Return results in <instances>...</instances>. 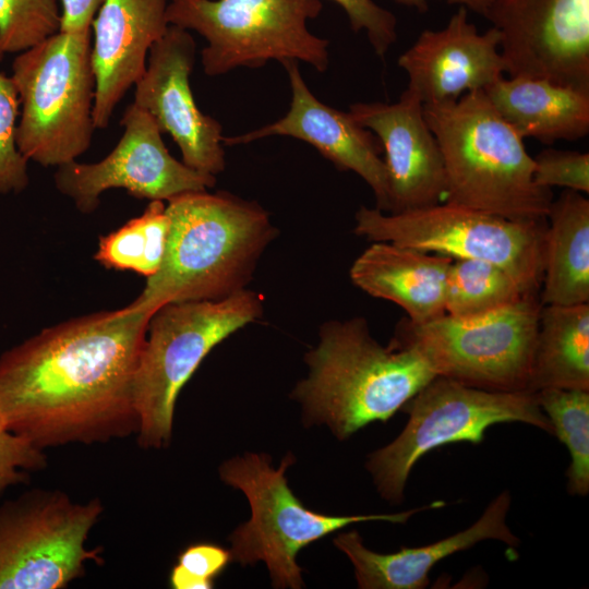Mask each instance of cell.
I'll list each match as a JSON object with an SVG mask.
<instances>
[{"label":"cell","instance_id":"8","mask_svg":"<svg viewBox=\"0 0 589 589\" xmlns=\"http://www.w3.org/2000/svg\"><path fill=\"white\" fill-rule=\"evenodd\" d=\"M401 410L409 416L401 433L370 454L365 464L380 495L395 504L404 501L413 466L434 448L458 442L481 444L491 425L505 422L526 423L553 435L530 390H488L435 376Z\"/></svg>","mask_w":589,"mask_h":589},{"label":"cell","instance_id":"16","mask_svg":"<svg viewBox=\"0 0 589 589\" xmlns=\"http://www.w3.org/2000/svg\"><path fill=\"white\" fill-rule=\"evenodd\" d=\"M349 113L376 135L384 149L388 213L428 207L445 199L441 149L417 96L406 89L396 103H356Z\"/></svg>","mask_w":589,"mask_h":589},{"label":"cell","instance_id":"18","mask_svg":"<svg viewBox=\"0 0 589 589\" xmlns=\"http://www.w3.org/2000/svg\"><path fill=\"white\" fill-rule=\"evenodd\" d=\"M291 86L289 111L278 121L249 133L223 137V144L238 145L284 135L314 146L341 171H352L371 188L376 208L388 212V180L381 145L371 131L360 125L349 112L320 101L300 74L297 60L281 62Z\"/></svg>","mask_w":589,"mask_h":589},{"label":"cell","instance_id":"6","mask_svg":"<svg viewBox=\"0 0 589 589\" xmlns=\"http://www.w3.org/2000/svg\"><path fill=\"white\" fill-rule=\"evenodd\" d=\"M262 312V296L243 289L220 300L168 303L151 316L134 381L140 446L169 445L182 387L212 349Z\"/></svg>","mask_w":589,"mask_h":589},{"label":"cell","instance_id":"3","mask_svg":"<svg viewBox=\"0 0 589 589\" xmlns=\"http://www.w3.org/2000/svg\"><path fill=\"white\" fill-rule=\"evenodd\" d=\"M305 362L293 397L305 422L326 424L339 440L386 422L437 376L416 349L378 344L362 317L324 323Z\"/></svg>","mask_w":589,"mask_h":589},{"label":"cell","instance_id":"28","mask_svg":"<svg viewBox=\"0 0 589 589\" xmlns=\"http://www.w3.org/2000/svg\"><path fill=\"white\" fill-rule=\"evenodd\" d=\"M58 0H0V55L22 52L60 28Z\"/></svg>","mask_w":589,"mask_h":589},{"label":"cell","instance_id":"13","mask_svg":"<svg viewBox=\"0 0 589 589\" xmlns=\"http://www.w3.org/2000/svg\"><path fill=\"white\" fill-rule=\"evenodd\" d=\"M121 125L119 142L101 160H72L57 167L56 189L80 212H94L100 195L111 189H123L135 199L168 201L215 185L216 176L196 171L170 155L155 121L133 103L125 108Z\"/></svg>","mask_w":589,"mask_h":589},{"label":"cell","instance_id":"24","mask_svg":"<svg viewBox=\"0 0 589 589\" xmlns=\"http://www.w3.org/2000/svg\"><path fill=\"white\" fill-rule=\"evenodd\" d=\"M589 390V303L542 304L527 389Z\"/></svg>","mask_w":589,"mask_h":589},{"label":"cell","instance_id":"19","mask_svg":"<svg viewBox=\"0 0 589 589\" xmlns=\"http://www.w3.org/2000/svg\"><path fill=\"white\" fill-rule=\"evenodd\" d=\"M167 0H104L92 24L93 120L106 129L113 110L145 71L152 46L166 33Z\"/></svg>","mask_w":589,"mask_h":589},{"label":"cell","instance_id":"1","mask_svg":"<svg viewBox=\"0 0 589 589\" xmlns=\"http://www.w3.org/2000/svg\"><path fill=\"white\" fill-rule=\"evenodd\" d=\"M130 308L45 328L0 356V416L44 450L137 433L134 381L149 318Z\"/></svg>","mask_w":589,"mask_h":589},{"label":"cell","instance_id":"31","mask_svg":"<svg viewBox=\"0 0 589 589\" xmlns=\"http://www.w3.org/2000/svg\"><path fill=\"white\" fill-rule=\"evenodd\" d=\"M533 179L542 188L589 192V154L546 148L533 158Z\"/></svg>","mask_w":589,"mask_h":589},{"label":"cell","instance_id":"25","mask_svg":"<svg viewBox=\"0 0 589 589\" xmlns=\"http://www.w3.org/2000/svg\"><path fill=\"white\" fill-rule=\"evenodd\" d=\"M169 230L166 204L149 201L140 216L99 238L94 257L108 269L130 271L149 278L163 263Z\"/></svg>","mask_w":589,"mask_h":589},{"label":"cell","instance_id":"23","mask_svg":"<svg viewBox=\"0 0 589 589\" xmlns=\"http://www.w3.org/2000/svg\"><path fill=\"white\" fill-rule=\"evenodd\" d=\"M546 219L541 304L589 303V200L565 189Z\"/></svg>","mask_w":589,"mask_h":589},{"label":"cell","instance_id":"12","mask_svg":"<svg viewBox=\"0 0 589 589\" xmlns=\"http://www.w3.org/2000/svg\"><path fill=\"white\" fill-rule=\"evenodd\" d=\"M98 498L71 500L34 489L0 506V589H60L99 562L87 539L103 513Z\"/></svg>","mask_w":589,"mask_h":589},{"label":"cell","instance_id":"26","mask_svg":"<svg viewBox=\"0 0 589 589\" xmlns=\"http://www.w3.org/2000/svg\"><path fill=\"white\" fill-rule=\"evenodd\" d=\"M522 285L501 266L478 259H453L445 286V312L457 317L485 314L525 296Z\"/></svg>","mask_w":589,"mask_h":589},{"label":"cell","instance_id":"34","mask_svg":"<svg viewBox=\"0 0 589 589\" xmlns=\"http://www.w3.org/2000/svg\"><path fill=\"white\" fill-rule=\"evenodd\" d=\"M61 32H83L91 29V24L104 0H60Z\"/></svg>","mask_w":589,"mask_h":589},{"label":"cell","instance_id":"35","mask_svg":"<svg viewBox=\"0 0 589 589\" xmlns=\"http://www.w3.org/2000/svg\"><path fill=\"white\" fill-rule=\"evenodd\" d=\"M399 4L414 8L419 12L423 13L428 11L429 9V1L430 0H395ZM448 3H456L459 5H464L469 10H472L473 12L484 16L485 10L488 4L490 3V0H444Z\"/></svg>","mask_w":589,"mask_h":589},{"label":"cell","instance_id":"15","mask_svg":"<svg viewBox=\"0 0 589 589\" xmlns=\"http://www.w3.org/2000/svg\"><path fill=\"white\" fill-rule=\"evenodd\" d=\"M195 43L189 31L168 26L151 48L144 73L134 84L133 104L168 133L190 168L216 176L224 171L223 127L197 107L190 84Z\"/></svg>","mask_w":589,"mask_h":589},{"label":"cell","instance_id":"22","mask_svg":"<svg viewBox=\"0 0 589 589\" xmlns=\"http://www.w3.org/2000/svg\"><path fill=\"white\" fill-rule=\"evenodd\" d=\"M484 93L522 137L544 144L574 141L589 132V93L529 76H502Z\"/></svg>","mask_w":589,"mask_h":589},{"label":"cell","instance_id":"4","mask_svg":"<svg viewBox=\"0 0 589 589\" xmlns=\"http://www.w3.org/2000/svg\"><path fill=\"white\" fill-rule=\"evenodd\" d=\"M443 158L446 202L515 221L546 220L553 195L533 179L524 139L483 89L423 105Z\"/></svg>","mask_w":589,"mask_h":589},{"label":"cell","instance_id":"10","mask_svg":"<svg viewBox=\"0 0 589 589\" xmlns=\"http://www.w3.org/2000/svg\"><path fill=\"white\" fill-rule=\"evenodd\" d=\"M354 232L452 259L492 262L530 292H540L546 220L515 221L450 202L389 213L361 206Z\"/></svg>","mask_w":589,"mask_h":589},{"label":"cell","instance_id":"20","mask_svg":"<svg viewBox=\"0 0 589 589\" xmlns=\"http://www.w3.org/2000/svg\"><path fill=\"white\" fill-rule=\"evenodd\" d=\"M510 502L509 491L504 490L471 526L423 546L400 548L397 552L382 554L368 549L354 530L339 533L334 544L350 560L359 588L423 589L429 585L431 569L452 554L484 540L516 548L520 540L507 525Z\"/></svg>","mask_w":589,"mask_h":589},{"label":"cell","instance_id":"27","mask_svg":"<svg viewBox=\"0 0 589 589\" xmlns=\"http://www.w3.org/2000/svg\"><path fill=\"white\" fill-rule=\"evenodd\" d=\"M539 406L549 418L553 435L567 447L570 465L566 471L572 495L589 493V390L544 388L536 392Z\"/></svg>","mask_w":589,"mask_h":589},{"label":"cell","instance_id":"14","mask_svg":"<svg viewBox=\"0 0 589 589\" xmlns=\"http://www.w3.org/2000/svg\"><path fill=\"white\" fill-rule=\"evenodd\" d=\"M508 76L544 79L589 93V0H490Z\"/></svg>","mask_w":589,"mask_h":589},{"label":"cell","instance_id":"30","mask_svg":"<svg viewBox=\"0 0 589 589\" xmlns=\"http://www.w3.org/2000/svg\"><path fill=\"white\" fill-rule=\"evenodd\" d=\"M230 561V551L220 545L209 542L191 544L179 554L170 572V586L175 589H211Z\"/></svg>","mask_w":589,"mask_h":589},{"label":"cell","instance_id":"5","mask_svg":"<svg viewBox=\"0 0 589 589\" xmlns=\"http://www.w3.org/2000/svg\"><path fill=\"white\" fill-rule=\"evenodd\" d=\"M91 47V29L58 31L14 58L16 144L28 161L59 167L91 146L96 84Z\"/></svg>","mask_w":589,"mask_h":589},{"label":"cell","instance_id":"33","mask_svg":"<svg viewBox=\"0 0 589 589\" xmlns=\"http://www.w3.org/2000/svg\"><path fill=\"white\" fill-rule=\"evenodd\" d=\"M346 12L356 33L364 29L375 53L384 58L397 39V19L372 0H333Z\"/></svg>","mask_w":589,"mask_h":589},{"label":"cell","instance_id":"21","mask_svg":"<svg viewBox=\"0 0 589 589\" xmlns=\"http://www.w3.org/2000/svg\"><path fill=\"white\" fill-rule=\"evenodd\" d=\"M453 259L392 242H372L352 263L351 281L368 294L404 309L424 323L445 314V286Z\"/></svg>","mask_w":589,"mask_h":589},{"label":"cell","instance_id":"11","mask_svg":"<svg viewBox=\"0 0 589 589\" xmlns=\"http://www.w3.org/2000/svg\"><path fill=\"white\" fill-rule=\"evenodd\" d=\"M321 10L320 0H170L166 16L206 39L201 56L208 76L268 60H302L323 72L328 40L306 27Z\"/></svg>","mask_w":589,"mask_h":589},{"label":"cell","instance_id":"32","mask_svg":"<svg viewBox=\"0 0 589 589\" xmlns=\"http://www.w3.org/2000/svg\"><path fill=\"white\" fill-rule=\"evenodd\" d=\"M46 466L44 450L9 431L0 416V495L9 486L26 482L28 471Z\"/></svg>","mask_w":589,"mask_h":589},{"label":"cell","instance_id":"29","mask_svg":"<svg viewBox=\"0 0 589 589\" xmlns=\"http://www.w3.org/2000/svg\"><path fill=\"white\" fill-rule=\"evenodd\" d=\"M19 116L16 87L12 77L0 70V195L22 192L29 182L28 160L16 144Z\"/></svg>","mask_w":589,"mask_h":589},{"label":"cell","instance_id":"9","mask_svg":"<svg viewBox=\"0 0 589 589\" xmlns=\"http://www.w3.org/2000/svg\"><path fill=\"white\" fill-rule=\"evenodd\" d=\"M541 306L533 292L481 315L406 320L390 342L416 349L437 376L488 390H528Z\"/></svg>","mask_w":589,"mask_h":589},{"label":"cell","instance_id":"7","mask_svg":"<svg viewBox=\"0 0 589 589\" xmlns=\"http://www.w3.org/2000/svg\"><path fill=\"white\" fill-rule=\"evenodd\" d=\"M294 462L287 454L278 469L266 454H245L219 468L221 480L241 490L251 507L250 519L230 536L231 560L250 565L266 564L275 588H301L300 550L352 524L387 521L406 524L413 515L445 506L442 501L395 514L332 516L306 508L288 486L286 471Z\"/></svg>","mask_w":589,"mask_h":589},{"label":"cell","instance_id":"17","mask_svg":"<svg viewBox=\"0 0 589 589\" xmlns=\"http://www.w3.org/2000/svg\"><path fill=\"white\" fill-rule=\"evenodd\" d=\"M407 73V91L423 105L456 100L484 89L505 73L500 34L491 27L479 33L459 5L440 29H424L398 58Z\"/></svg>","mask_w":589,"mask_h":589},{"label":"cell","instance_id":"2","mask_svg":"<svg viewBox=\"0 0 589 589\" xmlns=\"http://www.w3.org/2000/svg\"><path fill=\"white\" fill-rule=\"evenodd\" d=\"M163 263L130 308L154 314L172 302L220 300L245 289L277 230L257 203L187 192L167 201Z\"/></svg>","mask_w":589,"mask_h":589}]
</instances>
